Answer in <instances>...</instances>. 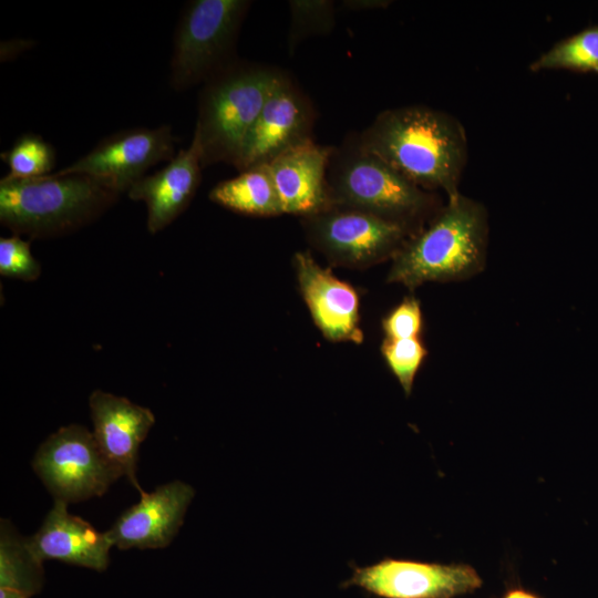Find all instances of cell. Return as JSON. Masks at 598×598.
I'll list each match as a JSON object with an SVG mask.
<instances>
[{"label": "cell", "instance_id": "obj_1", "mask_svg": "<svg viewBox=\"0 0 598 598\" xmlns=\"http://www.w3.org/2000/svg\"><path fill=\"white\" fill-rule=\"evenodd\" d=\"M358 140L416 186L443 190L447 199L460 194L468 144L464 126L452 114L424 105L385 110Z\"/></svg>", "mask_w": 598, "mask_h": 598}, {"label": "cell", "instance_id": "obj_2", "mask_svg": "<svg viewBox=\"0 0 598 598\" xmlns=\"http://www.w3.org/2000/svg\"><path fill=\"white\" fill-rule=\"evenodd\" d=\"M487 237L486 208L460 193L405 240L392 257L388 281L412 290L470 278L484 268Z\"/></svg>", "mask_w": 598, "mask_h": 598}, {"label": "cell", "instance_id": "obj_3", "mask_svg": "<svg viewBox=\"0 0 598 598\" xmlns=\"http://www.w3.org/2000/svg\"><path fill=\"white\" fill-rule=\"evenodd\" d=\"M327 185L333 206L362 210L403 225L415 234L443 206L425 190L367 151L358 137L334 148Z\"/></svg>", "mask_w": 598, "mask_h": 598}, {"label": "cell", "instance_id": "obj_4", "mask_svg": "<svg viewBox=\"0 0 598 598\" xmlns=\"http://www.w3.org/2000/svg\"><path fill=\"white\" fill-rule=\"evenodd\" d=\"M283 75L271 66L234 61L204 83L193 135L203 168L237 164L249 130Z\"/></svg>", "mask_w": 598, "mask_h": 598}, {"label": "cell", "instance_id": "obj_5", "mask_svg": "<svg viewBox=\"0 0 598 598\" xmlns=\"http://www.w3.org/2000/svg\"><path fill=\"white\" fill-rule=\"evenodd\" d=\"M120 194L82 174L0 181V221L14 235L60 236L94 220Z\"/></svg>", "mask_w": 598, "mask_h": 598}, {"label": "cell", "instance_id": "obj_6", "mask_svg": "<svg viewBox=\"0 0 598 598\" xmlns=\"http://www.w3.org/2000/svg\"><path fill=\"white\" fill-rule=\"evenodd\" d=\"M247 0H194L177 23L171 59V85L176 91L205 83L233 63Z\"/></svg>", "mask_w": 598, "mask_h": 598}, {"label": "cell", "instance_id": "obj_7", "mask_svg": "<svg viewBox=\"0 0 598 598\" xmlns=\"http://www.w3.org/2000/svg\"><path fill=\"white\" fill-rule=\"evenodd\" d=\"M31 464L54 501L66 504L102 496L122 477L101 452L93 433L79 424L51 434Z\"/></svg>", "mask_w": 598, "mask_h": 598}, {"label": "cell", "instance_id": "obj_8", "mask_svg": "<svg viewBox=\"0 0 598 598\" xmlns=\"http://www.w3.org/2000/svg\"><path fill=\"white\" fill-rule=\"evenodd\" d=\"M309 240L339 265L364 267L393 257L412 231L401 224L340 206L303 217Z\"/></svg>", "mask_w": 598, "mask_h": 598}, {"label": "cell", "instance_id": "obj_9", "mask_svg": "<svg viewBox=\"0 0 598 598\" xmlns=\"http://www.w3.org/2000/svg\"><path fill=\"white\" fill-rule=\"evenodd\" d=\"M176 142L168 125L123 130L105 137L86 155L54 174L87 175L121 194L145 176L150 167L169 162L176 155Z\"/></svg>", "mask_w": 598, "mask_h": 598}, {"label": "cell", "instance_id": "obj_10", "mask_svg": "<svg viewBox=\"0 0 598 598\" xmlns=\"http://www.w3.org/2000/svg\"><path fill=\"white\" fill-rule=\"evenodd\" d=\"M483 580L467 564H439L384 558L357 567L343 586H358L381 598H455L481 588Z\"/></svg>", "mask_w": 598, "mask_h": 598}, {"label": "cell", "instance_id": "obj_11", "mask_svg": "<svg viewBox=\"0 0 598 598\" xmlns=\"http://www.w3.org/2000/svg\"><path fill=\"white\" fill-rule=\"evenodd\" d=\"M313 123L311 102L285 74L249 130L235 167L243 172L269 163L288 148L310 140Z\"/></svg>", "mask_w": 598, "mask_h": 598}, {"label": "cell", "instance_id": "obj_12", "mask_svg": "<svg viewBox=\"0 0 598 598\" xmlns=\"http://www.w3.org/2000/svg\"><path fill=\"white\" fill-rule=\"evenodd\" d=\"M194 488L182 481L141 493L140 501L127 508L107 529L106 536L118 549H156L171 544L183 525Z\"/></svg>", "mask_w": 598, "mask_h": 598}, {"label": "cell", "instance_id": "obj_13", "mask_svg": "<svg viewBox=\"0 0 598 598\" xmlns=\"http://www.w3.org/2000/svg\"><path fill=\"white\" fill-rule=\"evenodd\" d=\"M293 266L300 293L322 334L333 342L363 341L355 289L318 265L308 251L296 252Z\"/></svg>", "mask_w": 598, "mask_h": 598}, {"label": "cell", "instance_id": "obj_14", "mask_svg": "<svg viewBox=\"0 0 598 598\" xmlns=\"http://www.w3.org/2000/svg\"><path fill=\"white\" fill-rule=\"evenodd\" d=\"M94 439L106 460L141 493L136 478L138 450L155 423L153 412L101 390L89 399Z\"/></svg>", "mask_w": 598, "mask_h": 598}, {"label": "cell", "instance_id": "obj_15", "mask_svg": "<svg viewBox=\"0 0 598 598\" xmlns=\"http://www.w3.org/2000/svg\"><path fill=\"white\" fill-rule=\"evenodd\" d=\"M333 150L310 138L267 163L282 214L307 217L333 206L327 185Z\"/></svg>", "mask_w": 598, "mask_h": 598}, {"label": "cell", "instance_id": "obj_16", "mask_svg": "<svg viewBox=\"0 0 598 598\" xmlns=\"http://www.w3.org/2000/svg\"><path fill=\"white\" fill-rule=\"evenodd\" d=\"M200 150L193 137L165 167L135 182L127 195L147 207V229L155 234L173 223L190 204L202 179Z\"/></svg>", "mask_w": 598, "mask_h": 598}, {"label": "cell", "instance_id": "obj_17", "mask_svg": "<svg viewBox=\"0 0 598 598\" xmlns=\"http://www.w3.org/2000/svg\"><path fill=\"white\" fill-rule=\"evenodd\" d=\"M68 505L54 501L42 525L28 543L41 560L63 563L103 571L110 561L113 544L106 533L96 530L90 523L68 511Z\"/></svg>", "mask_w": 598, "mask_h": 598}, {"label": "cell", "instance_id": "obj_18", "mask_svg": "<svg viewBox=\"0 0 598 598\" xmlns=\"http://www.w3.org/2000/svg\"><path fill=\"white\" fill-rule=\"evenodd\" d=\"M208 196L212 202L246 215L282 214L268 164L252 166L218 183Z\"/></svg>", "mask_w": 598, "mask_h": 598}, {"label": "cell", "instance_id": "obj_19", "mask_svg": "<svg viewBox=\"0 0 598 598\" xmlns=\"http://www.w3.org/2000/svg\"><path fill=\"white\" fill-rule=\"evenodd\" d=\"M41 561L8 519L0 524V587L22 591L30 597L40 592L44 571Z\"/></svg>", "mask_w": 598, "mask_h": 598}, {"label": "cell", "instance_id": "obj_20", "mask_svg": "<svg viewBox=\"0 0 598 598\" xmlns=\"http://www.w3.org/2000/svg\"><path fill=\"white\" fill-rule=\"evenodd\" d=\"M529 70L598 72V25L557 42L530 63Z\"/></svg>", "mask_w": 598, "mask_h": 598}, {"label": "cell", "instance_id": "obj_21", "mask_svg": "<svg viewBox=\"0 0 598 598\" xmlns=\"http://www.w3.org/2000/svg\"><path fill=\"white\" fill-rule=\"evenodd\" d=\"M9 166L10 179H29L51 174L55 165V152L42 136L27 133L16 140L13 145L1 153Z\"/></svg>", "mask_w": 598, "mask_h": 598}, {"label": "cell", "instance_id": "obj_22", "mask_svg": "<svg viewBox=\"0 0 598 598\" xmlns=\"http://www.w3.org/2000/svg\"><path fill=\"white\" fill-rule=\"evenodd\" d=\"M288 48L292 51L305 38L327 34L334 25V4L330 0H290Z\"/></svg>", "mask_w": 598, "mask_h": 598}, {"label": "cell", "instance_id": "obj_23", "mask_svg": "<svg viewBox=\"0 0 598 598\" xmlns=\"http://www.w3.org/2000/svg\"><path fill=\"white\" fill-rule=\"evenodd\" d=\"M386 365L398 379L404 393L412 392L415 377L423 364L427 350L421 338L388 339L381 344Z\"/></svg>", "mask_w": 598, "mask_h": 598}, {"label": "cell", "instance_id": "obj_24", "mask_svg": "<svg viewBox=\"0 0 598 598\" xmlns=\"http://www.w3.org/2000/svg\"><path fill=\"white\" fill-rule=\"evenodd\" d=\"M0 274L6 277L33 281L41 275V265L33 257L30 243L19 235L0 238Z\"/></svg>", "mask_w": 598, "mask_h": 598}, {"label": "cell", "instance_id": "obj_25", "mask_svg": "<svg viewBox=\"0 0 598 598\" xmlns=\"http://www.w3.org/2000/svg\"><path fill=\"white\" fill-rule=\"evenodd\" d=\"M384 338H419L423 329V315L415 297H405L382 320Z\"/></svg>", "mask_w": 598, "mask_h": 598}, {"label": "cell", "instance_id": "obj_26", "mask_svg": "<svg viewBox=\"0 0 598 598\" xmlns=\"http://www.w3.org/2000/svg\"><path fill=\"white\" fill-rule=\"evenodd\" d=\"M390 2L389 1H381V0H344L342 1V6L352 9V10H368V9H375L381 7H386Z\"/></svg>", "mask_w": 598, "mask_h": 598}, {"label": "cell", "instance_id": "obj_27", "mask_svg": "<svg viewBox=\"0 0 598 598\" xmlns=\"http://www.w3.org/2000/svg\"><path fill=\"white\" fill-rule=\"evenodd\" d=\"M502 598H540L536 594L526 590L520 587H514L509 590H507Z\"/></svg>", "mask_w": 598, "mask_h": 598}, {"label": "cell", "instance_id": "obj_28", "mask_svg": "<svg viewBox=\"0 0 598 598\" xmlns=\"http://www.w3.org/2000/svg\"><path fill=\"white\" fill-rule=\"evenodd\" d=\"M0 598H31V597L16 589L0 587Z\"/></svg>", "mask_w": 598, "mask_h": 598}]
</instances>
